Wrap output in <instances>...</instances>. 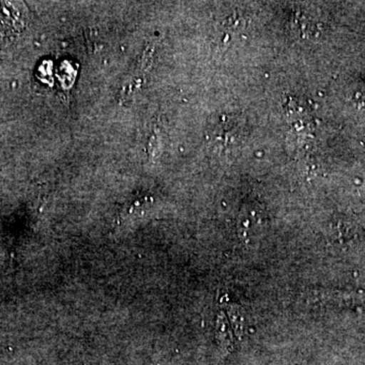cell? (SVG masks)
I'll use <instances>...</instances> for the list:
<instances>
[{"label": "cell", "mask_w": 365, "mask_h": 365, "mask_svg": "<svg viewBox=\"0 0 365 365\" xmlns=\"http://www.w3.org/2000/svg\"><path fill=\"white\" fill-rule=\"evenodd\" d=\"M239 125L230 119H222L220 123L216 125L215 128L211 131L210 141L213 148L220 153L232 151L237 148L240 143Z\"/></svg>", "instance_id": "obj_1"}, {"label": "cell", "mask_w": 365, "mask_h": 365, "mask_svg": "<svg viewBox=\"0 0 365 365\" xmlns=\"http://www.w3.org/2000/svg\"><path fill=\"white\" fill-rule=\"evenodd\" d=\"M25 6L19 2H0V33L14 35L25 28Z\"/></svg>", "instance_id": "obj_2"}]
</instances>
